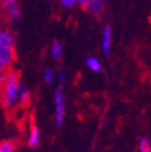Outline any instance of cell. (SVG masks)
Returning <instances> with one entry per match:
<instances>
[{"mask_svg": "<svg viewBox=\"0 0 151 152\" xmlns=\"http://www.w3.org/2000/svg\"><path fill=\"white\" fill-rule=\"evenodd\" d=\"M42 78H43L45 83H47V84H52V83L56 80L57 74H56V72L54 69H52V68L47 67V68H45V71L42 73Z\"/></svg>", "mask_w": 151, "mask_h": 152, "instance_id": "obj_10", "label": "cell"}, {"mask_svg": "<svg viewBox=\"0 0 151 152\" xmlns=\"http://www.w3.org/2000/svg\"><path fill=\"white\" fill-rule=\"evenodd\" d=\"M63 43L59 41V40H55L54 42L51 43V47H50V55L51 57L54 58L55 61H61L63 57Z\"/></svg>", "mask_w": 151, "mask_h": 152, "instance_id": "obj_6", "label": "cell"}, {"mask_svg": "<svg viewBox=\"0 0 151 152\" xmlns=\"http://www.w3.org/2000/svg\"><path fill=\"white\" fill-rule=\"evenodd\" d=\"M110 45H111V26L105 25L103 30V41H102V48H103L104 55H109Z\"/></svg>", "mask_w": 151, "mask_h": 152, "instance_id": "obj_7", "label": "cell"}, {"mask_svg": "<svg viewBox=\"0 0 151 152\" xmlns=\"http://www.w3.org/2000/svg\"><path fill=\"white\" fill-rule=\"evenodd\" d=\"M20 84L21 79L19 72L15 71L14 68H9L5 72V79L0 88V104L5 110L11 111L20 105Z\"/></svg>", "mask_w": 151, "mask_h": 152, "instance_id": "obj_1", "label": "cell"}, {"mask_svg": "<svg viewBox=\"0 0 151 152\" xmlns=\"http://www.w3.org/2000/svg\"><path fill=\"white\" fill-rule=\"evenodd\" d=\"M58 3L63 7H66V9H70V7H73L74 5H77V0H58Z\"/></svg>", "mask_w": 151, "mask_h": 152, "instance_id": "obj_14", "label": "cell"}, {"mask_svg": "<svg viewBox=\"0 0 151 152\" xmlns=\"http://www.w3.org/2000/svg\"><path fill=\"white\" fill-rule=\"evenodd\" d=\"M0 14H3V16L7 21H16L20 15V4L18 0H6V1L0 3Z\"/></svg>", "mask_w": 151, "mask_h": 152, "instance_id": "obj_4", "label": "cell"}, {"mask_svg": "<svg viewBox=\"0 0 151 152\" xmlns=\"http://www.w3.org/2000/svg\"><path fill=\"white\" fill-rule=\"evenodd\" d=\"M54 102H55V124L57 127L62 126L63 120H65V114H66V103H65V93H63V87L58 86L55 95H54Z\"/></svg>", "mask_w": 151, "mask_h": 152, "instance_id": "obj_3", "label": "cell"}, {"mask_svg": "<svg viewBox=\"0 0 151 152\" xmlns=\"http://www.w3.org/2000/svg\"><path fill=\"white\" fill-rule=\"evenodd\" d=\"M16 58L15 39L9 28H0V62L6 68H11Z\"/></svg>", "mask_w": 151, "mask_h": 152, "instance_id": "obj_2", "label": "cell"}, {"mask_svg": "<svg viewBox=\"0 0 151 152\" xmlns=\"http://www.w3.org/2000/svg\"><path fill=\"white\" fill-rule=\"evenodd\" d=\"M16 145L11 140H3L0 141V152H15Z\"/></svg>", "mask_w": 151, "mask_h": 152, "instance_id": "obj_12", "label": "cell"}, {"mask_svg": "<svg viewBox=\"0 0 151 152\" xmlns=\"http://www.w3.org/2000/svg\"><path fill=\"white\" fill-rule=\"evenodd\" d=\"M7 69H9V68H6L1 62H0V74H3V73H5Z\"/></svg>", "mask_w": 151, "mask_h": 152, "instance_id": "obj_17", "label": "cell"}, {"mask_svg": "<svg viewBox=\"0 0 151 152\" xmlns=\"http://www.w3.org/2000/svg\"><path fill=\"white\" fill-rule=\"evenodd\" d=\"M90 15L93 16H99L104 11V3L103 0H90L88 7L86 9Z\"/></svg>", "mask_w": 151, "mask_h": 152, "instance_id": "obj_8", "label": "cell"}, {"mask_svg": "<svg viewBox=\"0 0 151 152\" xmlns=\"http://www.w3.org/2000/svg\"><path fill=\"white\" fill-rule=\"evenodd\" d=\"M3 1H6V0H0V3H3Z\"/></svg>", "mask_w": 151, "mask_h": 152, "instance_id": "obj_19", "label": "cell"}, {"mask_svg": "<svg viewBox=\"0 0 151 152\" xmlns=\"http://www.w3.org/2000/svg\"><path fill=\"white\" fill-rule=\"evenodd\" d=\"M150 21H151V18H150Z\"/></svg>", "mask_w": 151, "mask_h": 152, "instance_id": "obj_20", "label": "cell"}, {"mask_svg": "<svg viewBox=\"0 0 151 152\" xmlns=\"http://www.w3.org/2000/svg\"><path fill=\"white\" fill-rule=\"evenodd\" d=\"M41 140V135H40V129L37 127L35 124H32L29 129V132H27V137H26V143L29 147L35 148L39 146Z\"/></svg>", "mask_w": 151, "mask_h": 152, "instance_id": "obj_5", "label": "cell"}, {"mask_svg": "<svg viewBox=\"0 0 151 152\" xmlns=\"http://www.w3.org/2000/svg\"><path fill=\"white\" fill-rule=\"evenodd\" d=\"M86 64L89 69L93 72H100V69H102V64L99 61H98V58H95V57H88L86 59Z\"/></svg>", "mask_w": 151, "mask_h": 152, "instance_id": "obj_11", "label": "cell"}, {"mask_svg": "<svg viewBox=\"0 0 151 152\" xmlns=\"http://www.w3.org/2000/svg\"><path fill=\"white\" fill-rule=\"evenodd\" d=\"M139 151L140 152H151V142L147 137H142L139 141Z\"/></svg>", "mask_w": 151, "mask_h": 152, "instance_id": "obj_13", "label": "cell"}, {"mask_svg": "<svg viewBox=\"0 0 151 152\" xmlns=\"http://www.w3.org/2000/svg\"><path fill=\"white\" fill-rule=\"evenodd\" d=\"M19 100H20V106H27L31 103V93L27 89V87L21 82L20 84V92H19Z\"/></svg>", "mask_w": 151, "mask_h": 152, "instance_id": "obj_9", "label": "cell"}, {"mask_svg": "<svg viewBox=\"0 0 151 152\" xmlns=\"http://www.w3.org/2000/svg\"><path fill=\"white\" fill-rule=\"evenodd\" d=\"M4 79H5V73L0 74V88H1V86H3V83H4Z\"/></svg>", "mask_w": 151, "mask_h": 152, "instance_id": "obj_18", "label": "cell"}, {"mask_svg": "<svg viewBox=\"0 0 151 152\" xmlns=\"http://www.w3.org/2000/svg\"><path fill=\"white\" fill-rule=\"evenodd\" d=\"M57 78H58V86H62V87H63L65 80H66V72H65V71H61V72L58 73Z\"/></svg>", "mask_w": 151, "mask_h": 152, "instance_id": "obj_15", "label": "cell"}, {"mask_svg": "<svg viewBox=\"0 0 151 152\" xmlns=\"http://www.w3.org/2000/svg\"><path fill=\"white\" fill-rule=\"evenodd\" d=\"M89 3H90V0H77V5H79L82 9H84V10L88 7Z\"/></svg>", "mask_w": 151, "mask_h": 152, "instance_id": "obj_16", "label": "cell"}]
</instances>
